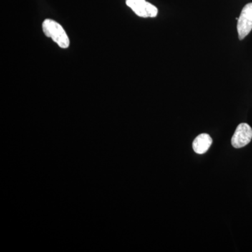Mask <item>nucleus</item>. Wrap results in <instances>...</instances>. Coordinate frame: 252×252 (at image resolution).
<instances>
[{"mask_svg":"<svg viewBox=\"0 0 252 252\" xmlns=\"http://www.w3.org/2000/svg\"><path fill=\"white\" fill-rule=\"evenodd\" d=\"M43 32L47 37L51 38L62 49L69 46V39L62 26L51 19H46L42 24Z\"/></svg>","mask_w":252,"mask_h":252,"instance_id":"f257e3e1","label":"nucleus"},{"mask_svg":"<svg viewBox=\"0 0 252 252\" xmlns=\"http://www.w3.org/2000/svg\"><path fill=\"white\" fill-rule=\"evenodd\" d=\"M252 139V128L248 124L243 123L237 127L231 139L232 146L240 149L248 145Z\"/></svg>","mask_w":252,"mask_h":252,"instance_id":"20e7f679","label":"nucleus"},{"mask_svg":"<svg viewBox=\"0 0 252 252\" xmlns=\"http://www.w3.org/2000/svg\"><path fill=\"white\" fill-rule=\"evenodd\" d=\"M212 139L208 134L203 133L199 135L193 142V149L195 153L203 154L206 153L211 147Z\"/></svg>","mask_w":252,"mask_h":252,"instance_id":"39448f33","label":"nucleus"},{"mask_svg":"<svg viewBox=\"0 0 252 252\" xmlns=\"http://www.w3.org/2000/svg\"><path fill=\"white\" fill-rule=\"evenodd\" d=\"M126 2L140 17L154 18L157 16V8L146 0H126Z\"/></svg>","mask_w":252,"mask_h":252,"instance_id":"7ed1b4c3","label":"nucleus"},{"mask_svg":"<svg viewBox=\"0 0 252 252\" xmlns=\"http://www.w3.org/2000/svg\"><path fill=\"white\" fill-rule=\"evenodd\" d=\"M238 29L239 39L243 40L252 30V3L245 5L238 18Z\"/></svg>","mask_w":252,"mask_h":252,"instance_id":"f03ea898","label":"nucleus"}]
</instances>
